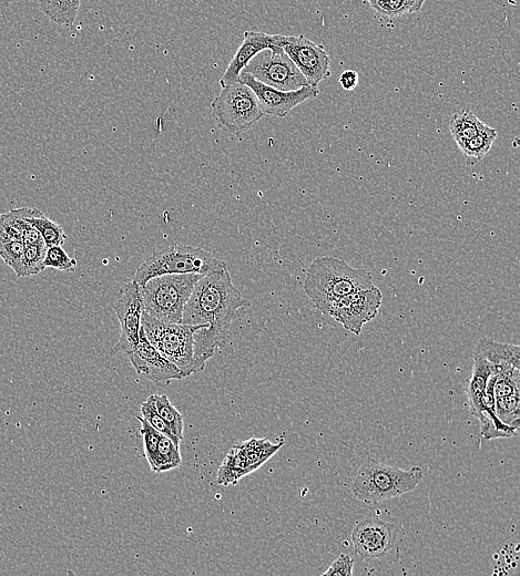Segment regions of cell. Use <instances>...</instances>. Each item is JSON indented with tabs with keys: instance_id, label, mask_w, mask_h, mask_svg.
Instances as JSON below:
<instances>
[{
	"instance_id": "6da1fadb",
	"label": "cell",
	"mask_w": 520,
	"mask_h": 576,
	"mask_svg": "<svg viewBox=\"0 0 520 576\" xmlns=\"http://www.w3.org/2000/svg\"><path fill=\"white\" fill-rule=\"evenodd\" d=\"M250 304L233 285L228 267L203 275L183 310L182 324L208 325L195 335L197 373L205 369L216 349L228 341L231 325L241 308Z\"/></svg>"
},
{
	"instance_id": "7a4b0ae2",
	"label": "cell",
	"mask_w": 520,
	"mask_h": 576,
	"mask_svg": "<svg viewBox=\"0 0 520 576\" xmlns=\"http://www.w3.org/2000/svg\"><path fill=\"white\" fill-rule=\"evenodd\" d=\"M373 285L369 271L354 269L341 259L325 256L311 263L305 276L304 292L321 313L329 315L331 308L343 297Z\"/></svg>"
},
{
	"instance_id": "3957f363",
	"label": "cell",
	"mask_w": 520,
	"mask_h": 576,
	"mask_svg": "<svg viewBox=\"0 0 520 576\" xmlns=\"http://www.w3.org/2000/svg\"><path fill=\"white\" fill-rule=\"evenodd\" d=\"M424 473L421 467L409 470L367 460L352 480V495L369 506L400 498L420 485Z\"/></svg>"
},
{
	"instance_id": "277c9868",
	"label": "cell",
	"mask_w": 520,
	"mask_h": 576,
	"mask_svg": "<svg viewBox=\"0 0 520 576\" xmlns=\"http://www.w3.org/2000/svg\"><path fill=\"white\" fill-rule=\"evenodd\" d=\"M227 264L211 253L185 244H173L168 248L152 253L139 266L134 282L144 286L154 277L171 274L207 275L214 271L226 269Z\"/></svg>"
},
{
	"instance_id": "5b68a950",
	"label": "cell",
	"mask_w": 520,
	"mask_h": 576,
	"mask_svg": "<svg viewBox=\"0 0 520 576\" xmlns=\"http://www.w3.org/2000/svg\"><path fill=\"white\" fill-rule=\"evenodd\" d=\"M141 326L148 341L170 363L177 366L183 377L197 373L195 364V335L208 325H187L156 320L144 312Z\"/></svg>"
},
{
	"instance_id": "8992f818",
	"label": "cell",
	"mask_w": 520,
	"mask_h": 576,
	"mask_svg": "<svg viewBox=\"0 0 520 576\" xmlns=\"http://www.w3.org/2000/svg\"><path fill=\"white\" fill-rule=\"evenodd\" d=\"M202 276L171 274L149 280L141 286L144 312L162 322L181 323L185 305Z\"/></svg>"
},
{
	"instance_id": "52a82bcc",
	"label": "cell",
	"mask_w": 520,
	"mask_h": 576,
	"mask_svg": "<svg viewBox=\"0 0 520 576\" xmlns=\"http://www.w3.org/2000/svg\"><path fill=\"white\" fill-rule=\"evenodd\" d=\"M211 109L219 127L236 136L249 131L265 116L254 92L241 81L222 87Z\"/></svg>"
},
{
	"instance_id": "ba28073f",
	"label": "cell",
	"mask_w": 520,
	"mask_h": 576,
	"mask_svg": "<svg viewBox=\"0 0 520 576\" xmlns=\"http://www.w3.org/2000/svg\"><path fill=\"white\" fill-rule=\"evenodd\" d=\"M269 87L282 91L298 90L309 86L291 58L282 48L265 49L243 69Z\"/></svg>"
},
{
	"instance_id": "9c48e42d",
	"label": "cell",
	"mask_w": 520,
	"mask_h": 576,
	"mask_svg": "<svg viewBox=\"0 0 520 576\" xmlns=\"http://www.w3.org/2000/svg\"><path fill=\"white\" fill-rule=\"evenodd\" d=\"M281 47L309 86L318 88L321 82L331 76V58L322 45L303 35L282 36Z\"/></svg>"
},
{
	"instance_id": "30bf717a",
	"label": "cell",
	"mask_w": 520,
	"mask_h": 576,
	"mask_svg": "<svg viewBox=\"0 0 520 576\" xmlns=\"http://www.w3.org/2000/svg\"><path fill=\"white\" fill-rule=\"evenodd\" d=\"M383 295L380 288L372 286L345 296L336 303L329 313L336 322L355 335L362 333L365 324L374 320L382 306Z\"/></svg>"
},
{
	"instance_id": "8fae6325",
	"label": "cell",
	"mask_w": 520,
	"mask_h": 576,
	"mask_svg": "<svg viewBox=\"0 0 520 576\" xmlns=\"http://www.w3.org/2000/svg\"><path fill=\"white\" fill-rule=\"evenodd\" d=\"M399 531L394 523L365 519L356 524L351 534L354 552L363 560L381 559L395 547Z\"/></svg>"
},
{
	"instance_id": "7c38bea8",
	"label": "cell",
	"mask_w": 520,
	"mask_h": 576,
	"mask_svg": "<svg viewBox=\"0 0 520 576\" xmlns=\"http://www.w3.org/2000/svg\"><path fill=\"white\" fill-rule=\"evenodd\" d=\"M115 312L120 323L121 333L114 353H129L139 342L142 314H144V301H142L141 287L134 281L128 282L120 288Z\"/></svg>"
},
{
	"instance_id": "4fadbf2b",
	"label": "cell",
	"mask_w": 520,
	"mask_h": 576,
	"mask_svg": "<svg viewBox=\"0 0 520 576\" xmlns=\"http://www.w3.org/2000/svg\"><path fill=\"white\" fill-rule=\"evenodd\" d=\"M239 80L256 95L264 115L285 118L303 102L319 96V89L311 86L293 91H282L262 84L259 80L242 71Z\"/></svg>"
},
{
	"instance_id": "5bb4252c",
	"label": "cell",
	"mask_w": 520,
	"mask_h": 576,
	"mask_svg": "<svg viewBox=\"0 0 520 576\" xmlns=\"http://www.w3.org/2000/svg\"><path fill=\"white\" fill-rule=\"evenodd\" d=\"M127 355L137 374L141 378L150 380L151 383L167 386L172 380L185 378L178 367L170 363L166 357H163L157 351V348L148 341L142 326L138 344Z\"/></svg>"
},
{
	"instance_id": "9a60e30c",
	"label": "cell",
	"mask_w": 520,
	"mask_h": 576,
	"mask_svg": "<svg viewBox=\"0 0 520 576\" xmlns=\"http://www.w3.org/2000/svg\"><path fill=\"white\" fill-rule=\"evenodd\" d=\"M281 35H270L262 32L244 33L243 43L220 80L221 87L238 82L241 72L248 66L250 61L265 49H279L281 47Z\"/></svg>"
},
{
	"instance_id": "2e32d148",
	"label": "cell",
	"mask_w": 520,
	"mask_h": 576,
	"mask_svg": "<svg viewBox=\"0 0 520 576\" xmlns=\"http://www.w3.org/2000/svg\"><path fill=\"white\" fill-rule=\"evenodd\" d=\"M474 356L484 358L492 366L494 374L520 382V347L482 338L475 348Z\"/></svg>"
},
{
	"instance_id": "e0dca14e",
	"label": "cell",
	"mask_w": 520,
	"mask_h": 576,
	"mask_svg": "<svg viewBox=\"0 0 520 576\" xmlns=\"http://www.w3.org/2000/svg\"><path fill=\"white\" fill-rule=\"evenodd\" d=\"M496 375L489 379L486 392L474 413L472 414L481 423V434L486 440L507 439L516 437L518 430L502 423L496 415L494 384Z\"/></svg>"
},
{
	"instance_id": "ac0fdd59",
	"label": "cell",
	"mask_w": 520,
	"mask_h": 576,
	"mask_svg": "<svg viewBox=\"0 0 520 576\" xmlns=\"http://www.w3.org/2000/svg\"><path fill=\"white\" fill-rule=\"evenodd\" d=\"M254 470L240 450L233 446L229 454L224 458L217 475V482L220 486H236L244 477L250 475Z\"/></svg>"
},
{
	"instance_id": "d6986e66",
	"label": "cell",
	"mask_w": 520,
	"mask_h": 576,
	"mask_svg": "<svg viewBox=\"0 0 520 576\" xmlns=\"http://www.w3.org/2000/svg\"><path fill=\"white\" fill-rule=\"evenodd\" d=\"M493 375L495 374L492 366L484 358L474 356L472 376L468 380L466 387L469 408H471L472 414L484 396L489 379Z\"/></svg>"
},
{
	"instance_id": "ffe728a7",
	"label": "cell",
	"mask_w": 520,
	"mask_h": 576,
	"mask_svg": "<svg viewBox=\"0 0 520 576\" xmlns=\"http://www.w3.org/2000/svg\"><path fill=\"white\" fill-rule=\"evenodd\" d=\"M236 447L254 470L260 469L283 447V442L272 444L267 438H251L240 442Z\"/></svg>"
},
{
	"instance_id": "44dd1931",
	"label": "cell",
	"mask_w": 520,
	"mask_h": 576,
	"mask_svg": "<svg viewBox=\"0 0 520 576\" xmlns=\"http://www.w3.org/2000/svg\"><path fill=\"white\" fill-rule=\"evenodd\" d=\"M81 0H38L39 8L53 23L71 27L79 13Z\"/></svg>"
},
{
	"instance_id": "7402d4cb",
	"label": "cell",
	"mask_w": 520,
	"mask_h": 576,
	"mask_svg": "<svg viewBox=\"0 0 520 576\" xmlns=\"http://www.w3.org/2000/svg\"><path fill=\"white\" fill-rule=\"evenodd\" d=\"M35 209L20 208L0 213V239L8 241H23V232L28 224L27 218Z\"/></svg>"
},
{
	"instance_id": "603a6c76",
	"label": "cell",
	"mask_w": 520,
	"mask_h": 576,
	"mask_svg": "<svg viewBox=\"0 0 520 576\" xmlns=\"http://www.w3.org/2000/svg\"><path fill=\"white\" fill-rule=\"evenodd\" d=\"M497 139V131L487 125L477 133V135L461 144L460 150L468 164H476L483 160L486 154L491 151Z\"/></svg>"
},
{
	"instance_id": "cb8c5ba5",
	"label": "cell",
	"mask_w": 520,
	"mask_h": 576,
	"mask_svg": "<svg viewBox=\"0 0 520 576\" xmlns=\"http://www.w3.org/2000/svg\"><path fill=\"white\" fill-rule=\"evenodd\" d=\"M486 126V123L479 120L473 112L462 110L454 113L450 122V129L452 137L455 140L457 147L474 138L479 131Z\"/></svg>"
},
{
	"instance_id": "d4e9b609",
	"label": "cell",
	"mask_w": 520,
	"mask_h": 576,
	"mask_svg": "<svg viewBox=\"0 0 520 576\" xmlns=\"http://www.w3.org/2000/svg\"><path fill=\"white\" fill-rule=\"evenodd\" d=\"M181 462L179 446L169 437L161 435L156 455L150 464L151 470L156 473L167 472L180 467Z\"/></svg>"
},
{
	"instance_id": "484cf974",
	"label": "cell",
	"mask_w": 520,
	"mask_h": 576,
	"mask_svg": "<svg viewBox=\"0 0 520 576\" xmlns=\"http://www.w3.org/2000/svg\"><path fill=\"white\" fill-rule=\"evenodd\" d=\"M377 14L396 18L420 12L426 0H366Z\"/></svg>"
},
{
	"instance_id": "4316f807",
	"label": "cell",
	"mask_w": 520,
	"mask_h": 576,
	"mask_svg": "<svg viewBox=\"0 0 520 576\" xmlns=\"http://www.w3.org/2000/svg\"><path fill=\"white\" fill-rule=\"evenodd\" d=\"M27 221L34 225L39 233L42 234L47 249L52 248V246H63L66 242L67 235L64 229L53 220L47 218L42 211L35 209L34 214L29 216Z\"/></svg>"
},
{
	"instance_id": "83f0119b",
	"label": "cell",
	"mask_w": 520,
	"mask_h": 576,
	"mask_svg": "<svg viewBox=\"0 0 520 576\" xmlns=\"http://www.w3.org/2000/svg\"><path fill=\"white\" fill-rule=\"evenodd\" d=\"M152 396H154L158 413L163 419L166 420V423L171 428L173 435H175L181 441L183 439V429H185V423H183V416L180 414V411L171 404L168 396Z\"/></svg>"
},
{
	"instance_id": "f1b7e54d",
	"label": "cell",
	"mask_w": 520,
	"mask_h": 576,
	"mask_svg": "<svg viewBox=\"0 0 520 576\" xmlns=\"http://www.w3.org/2000/svg\"><path fill=\"white\" fill-rule=\"evenodd\" d=\"M496 415L507 426L519 431L520 395L515 394L495 399Z\"/></svg>"
},
{
	"instance_id": "f546056e",
	"label": "cell",
	"mask_w": 520,
	"mask_h": 576,
	"mask_svg": "<svg viewBox=\"0 0 520 576\" xmlns=\"http://www.w3.org/2000/svg\"><path fill=\"white\" fill-rule=\"evenodd\" d=\"M26 245L23 241H8L0 239V257L12 269L17 277L23 270Z\"/></svg>"
},
{
	"instance_id": "4dcf8cb0",
	"label": "cell",
	"mask_w": 520,
	"mask_h": 576,
	"mask_svg": "<svg viewBox=\"0 0 520 576\" xmlns=\"http://www.w3.org/2000/svg\"><path fill=\"white\" fill-rule=\"evenodd\" d=\"M141 417L147 420V423L159 431L161 435L169 437L175 441L176 445L180 446V440L173 435V432L166 423V420L158 413L154 396L151 395L146 401H144V403H142Z\"/></svg>"
},
{
	"instance_id": "1f68e13d",
	"label": "cell",
	"mask_w": 520,
	"mask_h": 576,
	"mask_svg": "<svg viewBox=\"0 0 520 576\" xmlns=\"http://www.w3.org/2000/svg\"><path fill=\"white\" fill-rule=\"evenodd\" d=\"M46 245H26L23 270L20 277H32L46 270L44 260Z\"/></svg>"
},
{
	"instance_id": "d6a6232c",
	"label": "cell",
	"mask_w": 520,
	"mask_h": 576,
	"mask_svg": "<svg viewBox=\"0 0 520 576\" xmlns=\"http://www.w3.org/2000/svg\"><path fill=\"white\" fill-rule=\"evenodd\" d=\"M78 265L74 257H70L63 246L48 248L44 260L46 269H55L61 272H73Z\"/></svg>"
},
{
	"instance_id": "836d02e7",
	"label": "cell",
	"mask_w": 520,
	"mask_h": 576,
	"mask_svg": "<svg viewBox=\"0 0 520 576\" xmlns=\"http://www.w3.org/2000/svg\"><path fill=\"white\" fill-rule=\"evenodd\" d=\"M137 419L141 424L140 435L142 436V440H144L145 456L150 465L156 455L161 434L154 427L149 425L147 420L144 418L137 417Z\"/></svg>"
},
{
	"instance_id": "e575fe53",
	"label": "cell",
	"mask_w": 520,
	"mask_h": 576,
	"mask_svg": "<svg viewBox=\"0 0 520 576\" xmlns=\"http://www.w3.org/2000/svg\"><path fill=\"white\" fill-rule=\"evenodd\" d=\"M354 560L349 555L341 554L323 573V576H351L353 575Z\"/></svg>"
},
{
	"instance_id": "d590c367",
	"label": "cell",
	"mask_w": 520,
	"mask_h": 576,
	"mask_svg": "<svg viewBox=\"0 0 520 576\" xmlns=\"http://www.w3.org/2000/svg\"><path fill=\"white\" fill-rule=\"evenodd\" d=\"M359 74L354 70H345L342 72L339 82L342 89L353 91L359 85Z\"/></svg>"
},
{
	"instance_id": "8d00e7d4",
	"label": "cell",
	"mask_w": 520,
	"mask_h": 576,
	"mask_svg": "<svg viewBox=\"0 0 520 576\" xmlns=\"http://www.w3.org/2000/svg\"><path fill=\"white\" fill-rule=\"evenodd\" d=\"M23 242L25 245H46L42 234L29 222L23 232Z\"/></svg>"
}]
</instances>
